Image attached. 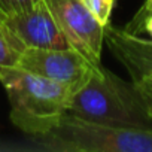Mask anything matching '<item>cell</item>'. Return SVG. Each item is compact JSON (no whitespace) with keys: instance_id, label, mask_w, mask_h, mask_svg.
I'll use <instances>...</instances> for the list:
<instances>
[{"instance_id":"obj_4","label":"cell","mask_w":152,"mask_h":152,"mask_svg":"<svg viewBox=\"0 0 152 152\" xmlns=\"http://www.w3.org/2000/svg\"><path fill=\"white\" fill-rule=\"evenodd\" d=\"M17 67L66 87L72 96L90 81L91 75L97 69L96 64L72 48H26L21 52Z\"/></svg>"},{"instance_id":"obj_11","label":"cell","mask_w":152,"mask_h":152,"mask_svg":"<svg viewBox=\"0 0 152 152\" xmlns=\"http://www.w3.org/2000/svg\"><path fill=\"white\" fill-rule=\"evenodd\" d=\"M37 0H0V18H5L12 12H17Z\"/></svg>"},{"instance_id":"obj_15","label":"cell","mask_w":152,"mask_h":152,"mask_svg":"<svg viewBox=\"0 0 152 152\" xmlns=\"http://www.w3.org/2000/svg\"><path fill=\"white\" fill-rule=\"evenodd\" d=\"M2 27H3V20L0 18V30H2Z\"/></svg>"},{"instance_id":"obj_8","label":"cell","mask_w":152,"mask_h":152,"mask_svg":"<svg viewBox=\"0 0 152 152\" xmlns=\"http://www.w3.org/2000/svg\"><path fill=\"white\" fill-rule=\"evenodd\" d=\"M24 49L26 48L6 30L3 24L0 30V69L17 67Z\"/></svg>"},{"instance_id":"obj_6","label":"cell","mask_w":152,"mask_h":152,"mask_svg":"<svg viewBox=\"0 0 152 152\" xmlns=\"http://www.w3.org/2000/svg\"><path fill=\"white\" fill-rule=\"evenodd\" d=\"M3 24L24 48H69L48 0H37L9 14L3 18Z\"/></svg>"},{"instance_id":"obj_14","label":"cell","mask_w":152,"mask_h":152,"mask_svg":"<svg viewBox=\"0 0 152 152\" xmlns=\"http://www.w3.org/2000/svg\"><path fill=\"white\" fill-rule=\"evenodd\" d=\"M148 113H149V118L152 122V102H148Z\"/></svg>"},{"instance_id":"obj_1","label":"cell","mask_w":152,"mask_h":152,"mask_svg":"<svg viewBox=\"0 0 152 152\" xmlns=\"http://www.w3.org/2000/svg\"><path fill=\"white\" fill-rule=\"evenodd\" d=\"M67 112L106 125L152 128L148 100L136 84L124 81L102 64L72 96Z\"/></svg>"},{"instance_id":"obj_5","label":"cell","mask_w":152,"mask_h":152,"mask_svg":"<svg viewBox=\"0 0 152 152\" xmlns=\"http://www.w3.org/2000/svg\"><path fill=\"white\" fill-rule=\"evenodd\" d=\"M69 48L93 64H102L104 27L88 12L81 0H48Z\"/></svg>"},{"instance_id":"obj_2","label":"cell","mask_w":152,"mask_h":152,"mask_svg":"<svg viewBox=\"0 0 152 152\" xmlns=\"http://www.w3.org/2000/svg\"><path fill=\"white\" fill-rule=\"evenodd\" d=\"M0 84L11 104V121L30 136L52 130L67 112L72 93L43 76L6 67L0 69Z\"/></svg>"},{"instance_id":"obj_3","label":"cell","mask_w":152,"mask_h":152,"mask_svg":"<svg viewBox=\"0 0 152 152\" xmlns=\"http://www.w3.org/2000/svg\"><path fill=\"white\" fill-rule=\"evenodd\" d=\"M34 140L45 149L63 152H152V128L106 125L70 112Z\"/></svg>"},{"instance_id":"obj_10","label":"cell","mask_w":152,"mask_h":152,"mask_svg":"<svg viewBox=\"0 0 152 152\" xmlns=\"http://www.w3.org/2000/svg\"><path fill=\"white\" fill-rule=\"evenodd\" d=\"M152 12V0H145V3L142 5V8L139 9V12L133 17V20L125 26V30L134 34H140L142 33V24L143 20L146 18V15Z\"/></svg>"},{"instance_id":"obj_12","label":"cell","mask_w":152,"mask_h":152,"mask_svg":"<svg viewBox=\"0 0 152 152\" xmlns=\"http://www.w3.org/2000/svg\"><path fill=\"white\" fill-rule=\"evenodd\" d=\"M136 87L139 88V91L145 96V99L148 102H152V75L151 76H145L137 81H134Z\"/></svg>"},{"instance_id":"obj_13","label":"cell","mask_w":152,"mask_h":152,"mask_svg":"<svg viewBox=\"0 0 152 152\" xmlns=\"http://www.w3.org/2000/svg\"><path fill=\"white\" fill-rule=\"evenodd\" d=\"M142 31L149 33L151 40H152V12H149V14L146 15V18L143 20V24H142Z\"/></svg>"},{"instance_id":"obj_7","label":"cell","mask_w":152,"mask_h":152,"mask_svg":"<svg viewBox=\"0 0 152 152\" xmlns=\"http://www.w3.org/2000/svg\"><path fill=\"white\" fill-rule=\"evenodd\" d=\"M104 42L127 69L133 82L152 75V40L107 24L104 27Z\"/></svg>"},{"instance_id":"obj_9","label":"cell","mask_w":152,"mask_h":152,"mask_svg":"<svg viewBox=\"0 0 152 152\" xmlns=\"http://www.w3.org/2000/svg\"><path fill=\"white\" fill-rule=\"evenodd\" d=\"M81 3L103 27L110 24V15L116 0H81Z\"/></svg>"}]
</instances>
